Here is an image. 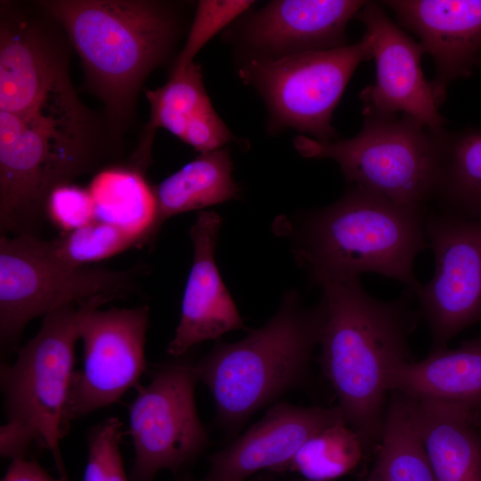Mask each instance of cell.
Returning <instances> with one entry per match:
<instances>
[{
    "label": "cell",
    "instance_id": "obj_1",
    "mask_svg": "<svg viewBox=\"0 0 481 481\" xmlns=\"http://www.w3.org/2000/svg\"><path fill=\"white\" fill-rule=\"evenodd\" d=\"M320 287L319 363L346 424L371 455L380 436L391 376L411 361L409 336L420 316L411 307L413 294L408 290L384 301L371 296L359 277Z\"/></svg>",
    "mask_w": 481,
    "mask_h": 481
},
{
    "label": "cell",
    "instance_id": "obj_2",
    "mask_svg": "<svg viewBox=\"0 0 481 481\" xmlns=\"http://www.w3.org/2000/svg\"><path fill=\"white\" fill-rule=\"evenodd\" d=\"M106 118L82 102L50 111H0V232L37 236L51 192L121 160Z\"/></svg>",
    "mask_w": 481,
    "mask_h": 481
},
{
    "label": "cell",
    "instance_id": "obj_3",
    "mask_svg": "<svg viewBox=\"0 0 481 481\" xmlns=\"http://www.w3.org/2000/svg\"><path fill=\"white\" fill-rule=\"evenodd\" d=\"M80 57L85 83L104 118L122 135L135 118L139 91L171 53L180 22L169 3L153 0H40Z\"/></svg>",
    "mask_w": 481,
    "mask_h": 481
},
{
    "label": "cell",
    "instance_id": "obj_4",
    "mask_svg": "<svg viewBox=\"0 0 481 481\" xmlns=\"http://www.w3.org/2000/svg\"><path fill=\"white\" fill-rule=\"evenodd\" d=\"M426 212L351 186L336 202L294 218L286 232L296 260L318 286L373 273L414 294L420 285L414 261L428 247Z\"/></svg>",
    "mask_w": 481,
    "mask_h": 481
},
{
    "label": "cell",
    "instance_id": "obj_5",
    "mask_svg": "<svg viewBox=\"0 0 481 481\" xmlns=\"http://www.w3.org/2000/svg\"><path fill=\"white\" fill-rule=\"evenodd\" d=\"M322 318L321 301L306 307L289 291L263 326L239 341L216 344L199 361V379L212 394L221 428L236 433L257 411L303 384Z\"/></svg>",
    "mask_w": 481,
    "mask_h": 481
},
{
    "label": "cell",
    "instance_id": "obj_6",
    "mask_svg": "<svg viewBox=\"0 0 481 481\" xmlns=\"http://www.w3.org/2000/svg\"><path fill=\"white\" fill-rule=\"evenodd\" d=\"M81 304L65 305L45 314L37 333L19 349L15 362L3 363L0 370L6 423L52 452L60 481H69L59 443L69 427L66 412Z\"/></svg>",
    "mask_w": 481,
    "mask_h": 481
},
{
    "label": "cell",
    "instance_id": "obj_7",
    "mask_svg": "<svg viewBox=\"0 0 481 481\" xmlns=\"http://www.w3.org/2000/svg\"><path fill=\"white\" fill-rule=\"evenodd\" d=\"M307 159L336 161L346 180L395 204L427 207L436 169L437 141L432 131L407 116L364 117L360 132L343 140L294 139Z\"/></svg>",
    "mask_w": 481,
    "mask_h": 481
},
{
    "label": "cell",
    "instance_id": "obj_8",
    "mask_svg": "<svg viewBox=\"0 0 481 481\" xmlns=\"http://www.w3.org/2000/svg\"><path fill=\"white\" fill-rule=\"evenodd\" d=\"M145 266L128 269L69 267L51 259L40 238L0 236V340L13 348L33 319L69 304L97 298L110 301L141 292Z\"/></svg>",
    "mask_w": 481,
    "mask_h": 481
},
{
    "label": "cell",
    "instance_id": "obj_9",
    "mask_svg": "<svg viewBox=\"0 0 481 481\" xmlns=\"http://www.w3.org/2000/svg\"><path fill=\"white\" fill-rule=\"evenodd\" d=\"M372 59L371 40L278 59L245 58L238 75L264 99L272 132L293 128L319 141L334 140L331 118L359 64Z\"/></svg>",
    "mask_w": 481,
    "mask_h": 481
},
{
    "label": "cell",
    "instance_id": "obj_10",
    "mask_svg": "<svg viewBox=\"0 0 481 481\" xmlns=\"http://www.w3.org/2000/svg\"><path fill=\"white\" fill-rule=\"evenodd\" d=\"M73 46L38 1L0 4V111L22 114L80 103L72 86Z\"/></svg>",
    "mask_w": 481,
    "mask_h": 481
},
{
    "label": "cell",
    "instance_id": "obj_11",
    "mask_svg": "<svg viewBox=\"0 0 481 481\" xmlns=\"http://www.w3.org/2000/svg\"><path fill=\"white\" fill-rule=\"evenodd\" d=\"M196 364L180 361L159 369L140 387L129 408L135 448L129 481H154L162 469L177 472L206 449L207 431L195 404Z\"/></svg>",
    "mask_w": 481,
    "mask_h": 481
},
{
    "label": "cell",
    "instance_id": "obj_12",
    "mask_svg": "<svg viewBox=\"0 0 481 481\" xmlns=\"http://www.w3.org/2000/svg\"><path fill=\"white\" fill-rule=\"evenodd\" d=\"M425 233L435 271L413 295L436 351L481 322V221L427 209Z\"/></svg>",
    "mask_w": 481,
    "mask_h": 481
},
{
    "label": "cell",
    "instance_id": "obj_13",
    "mask_svg": "<svg viewBox=\"0 0 481 481\" xmlns=\"http://www.w3.org/2000/svg\"><path fill=\"white\" fill-rule=\"evenodd\" d=\"M109 301L97 298L81 304L84 366L71 380L66 412L69 421L118 401L138 385L146 369L149 307L101 310Z\"/></svg>",
    "mask_w": 481,
    "mask_h": 481
},
{
    "label": "cell",
    "instance_id": "obj_14",
    "mask_svg": "<svg viewBox=\"0 0 481 481\" xmlns=\"http://www.w3.org/2000/svg\"><path fill=\"white\" fill-rule=\"evenodd\" d=\"M371 40L376 79L362 90L364 117L392 118L399 113L432 131L444 128L446 119L439 113L430 82L421 68L425 50L384 11L379 2H369L356 17Z\"/></svg>",
    "mask_w": 481,
    "mask_h": 481
},
{
    "label": "cell",
    "instance_id": "obj_15",
    "mask_svg": "<svg viewBox=\"0 0 481 481\" xmlns=\"http://www.w3.org/2000/svg\"><path fill=\"white\" fill-rule=\"evenodd\" d=\"M367 1H272L239 31L245 58L278 59L347 45L346 29Z\"/></svg>",
    "mask_w": 481,
    "mask_h": 481
},
{
    "label": "cell",
    "instance_id": "obj_16",
    "mask_svg": "<svg viewBox=\"0 0 481 481\" xmlns=\"http://www.w3.org/2000/svg\"><path fill=\"white\" fill-rule=\"evenodd\" d=\"M339 422L346 420L338 405L302 407L277 402L245 433L211 455L208 471L200 480L245 481L260 470H286L310 437Z\"/></svg>",
    "mask_w": 481,
    "mask_h": 481
},
{
    "label": "cell",
    "instance_id": "obj_17",
    "mask_svg": "<svg viewBox=\"0 0 481 481\" xmlns=\"http://www.w3.org/2000/svg\"><path fill=\"white\" fill-rule=\"evenodd\" d=\"M382 5L420 39L435 63L430 82L438 106L449 84L468 77L481 53V0H388Z\"/></svg>",
    "mask_w": 481,
    "mask_h": 481
},
{
    "label": "cell",
    "instance_id": "obj_18",
    "mask_svg": "<svg viewBox=\"0 0 481 481\" xmlns=\"http://www.w3.org/2000/svg\"><path fill=\"white\" fill-rule=\"evenodd\" d=\"M222 219L212 211L199 213L190 229L192 265L181 315L167 353L183 355L193 346L243 328V320L220 276L215 260Z\"/></svg>",
    "mask_w": 481,
    "mask_h": 481
},
{
    "label": "cell",
    "instance_id": "obj_19",
    "mask_svg": "<svg viewBox=\"0 0 481 481\" xmlns=\"http://www.w3.org/2000/svg\"><path fill=\"white\" fill-rule=\"evenodd\" d=\"M404 395L436 480L481 481V425L477 414L457 405Z\"/></svg>",
    "mask_w": 481,
    "mask_h": 481
},
{
    "label": "cell",
    "instance_id": "obj_20",
    "mask_svg": "<svg viewBox=\"0 0 481 481\" xmlns=\"http://www.w3.org/2000/svg\"><path fill=\"white\" fill-rule=\"evenodd\" d=\"M398 391L481 413V335L455 349L430 351L420 361L397 367L390 379V392Z\"/></svg>",
    "mask_w": 481,
    "mask_h": 481
},
{
    "label": "cell",
    "instance_id": "obj_21",
    "mask_svg": "<svg viewBox=\"0 0 481 481\" xmlns=\"http://www.w3.org/2000/svg\"><path fill=\"white\" fill-rule=\"evenodd\" d=\"M156 209L147 244L152 245L163 224L173 216L201 209L239 197L228 148L200 153L153 187Z\"/></svg>",
    "mask_w": 481,
    "mask_h": 481
},
{
    "label": "cell",
    "instance_id": "obj_22",
    "mask_svg": "<svg viewBox=\"0 0 481 481\" xmlns=\"http://www.w3.org/2000/svg\"><path fill=\"white\" fill-rule=\"evenodd\" d=\"M436 135L437 159L430 201L439 211L481 221V129L443 128Z\"/></svg>",
    "mask_w": 481,
    "mask_h": 481
},
{
    "label": "cell",
    "instance_id": "obj_23",
    "mask_svg": "<svg viewBox=\"0 0 481 481\" xmlns=\"http://www.w3.org/2000/svg\"><path fill=\"white\" fill-rule=\"evenodd\" d=\"M148 167L131 154L96 173L88 187L95 218L142 235L144 245L156 209L153 187L145 177Z\"/></svg>",
    "mask_w": 481,
    "mask_h": 481
},
{
    "label": "cell",
    "instance_id": "obj_24",
    "mask_svg": "<svg viewBox=\"0 0 481 481\" xmlns=\"http://www.w3.org/2000/svg\"><path fill=\"white\" fill-rule=\"evenodd\" d=\"M373 462L360 481H436L406 396L391 391Z\"/></svg>",
    "mask_w": 481,
    "mask_h": 481
},
{
    "label": "cell",
    "instance_id": "obj_25",
    "mask_svg": "<svg viewBox=\"0 0 481 481\" xmlns=\"http://www.w3.org/2000/svg\"><path fill=\"white\" fill-rule=\"evenodd\" d=\"M367 456L358 435L346 422H339L310 437L288 469L309 481H332L354 471Z\"/></svg>",
    "mask_w": 481,
    "mask_h": 481
},
{
    "label": "cell",
    "instance_id": "obj_26",
    "mask_svg": "<svg viewBox=\"0 0 481 481\" xmlns=\"http://www.w3.org/2000/svg\"><path fill=\"white\" fill-rule=\"evenodd\" d=\"M40 244L44 252L58 264L82 267L143 246L144 240L142 235L119 225L94 219L53 240L40 239Z\"/></svg>",
    "mask_w": 481,
    "mask_h": 481
},
{
    "label": "cell",
    "instance_id": "obj_27",
    "mask_svg": "<svg viewBox=\"0 0 481 481\" xmlns=\"http://www.w3.org/2000/svg\"><path fill=\"white\" fill-rule=\"evenodd\" d=\"M151 118L146 129L165 128L183 140L191 117L210 102L199 65L192 62L156 90H148Z\"/></svg>",
    "mask_w": 481,
    "mask_h": 481
},
{
    "label": "cell",
    "instance_id": "obj_28",
    "mask_svg": "<svg viewBox=\"0 0 481 481\" xmlns=\"http://www.w3.org/2000/svg\"><path fill=\"white\" fill-rule=\"evenodd\" d=\"M253 1L201 0L197 3L194 17L183 48L175 57L169 77L182 73L193 62L200 50L220 30L248 10Z\"/></svg>",
    "mask_w": 481,
    "mask_h": 481
},
{
    "label": "cell",
    "instance_id": "obj_29",
    "mask_svg": "<svg viewBox=\"0 0 481 481\" xmlns=\"http://www.w3.org/2000/svg\"><path fill=\"white\" fill-rule=\"evenodd\" d=\"M122 423L110 417L88 433V458L83 481H127L119 444Z\"/></svg>",
    "mask_w": 481,
    "mask_h": 481
},
{
    "label": "cell",
    "instance_id": "obj_30",
    "mask_svg": "<svg viewBox=\"0 0 481 481\" xmlns=\"http://www.w3.org/2000/svg\"><path fill=\"white\" fill-rule=\"evenodd\" d=\"M45 216L64 232L94 221L95 208L89 190L71 183L57 187L47 199Z\"/></svg>",
    "mask_w": 481,
    "mask_h": 481
},
{
    "label": "cell",
    "instance_id": "obj_31",
    "mask_svg": "<svg viewBox=\"0 0 481 481\" xmlns=\"http://www.w3.org/2000/svg\"><path fill=\"white\" fill-rule=\"evenodd\" d=\"M233 138L211 102H208L191 117L182 141L200 153H206L224 148Z\"/></svg>",
    "mask_w": 481,
    "mask_h": 481
},
{
    "label": "cell",
    "instance_id": "obj_32",
    "mask_svg": "<svg viewBox=\"0 0 481 481\" xmlns=\"http://www.w3.org/2000/svg\"><path fill=\"white\" fill-rule=\"evenodd\" d=\"M1 481H58L52 477L37 462L17 459L12 461Z\"/></svg>",
    "mask_w": 481,
    "mask_h": 481
},
{
    "label": "cell",
    "instance_id": "obj_33",
    "mask_svg": "<svg viewBox=\"0 0 481 481\" xmlns=\"http://www.w3.org/2000/svg\"><path fill=\"white\" fill-rule=\"evenodd\" d=\"M177 481H201V480H195V479L192 478V477H189V476H183V477H181V478L178 479Z\"/></svg>",
    "mask_w": 481,
    "mask_h": 481
},
{
    "label": "cell",
    "instance_id": "obj_34",
    "mask_svg": "<svg viewBox=\"0 0 481 481\" xmlns=\"http://www.w3.org/2000/svg\"><path fill=\"white\" fill-rule=\"evenodd\" d=\"M476 67L481 69V53L479 54L478 58L477 60Z\"/></svg>",
    "mask_w": 481,
    "mask_h": 481
},
{
    "label": "cell",
    "instance_id": "obj_35",
    "mask_svg": "<svg viewBox=\"0 0 481 481\" xmlns=\"http://www.w3.org/2000/svg\"><path fill=\"white\" fill-rule=\"evenodd\" d=\"M479 424L481 425V415L478 418Z\"/></svg>",
    "mask_w": 481,
    "mask_h": 481
}]
</instances>
